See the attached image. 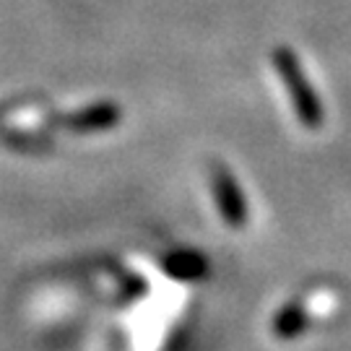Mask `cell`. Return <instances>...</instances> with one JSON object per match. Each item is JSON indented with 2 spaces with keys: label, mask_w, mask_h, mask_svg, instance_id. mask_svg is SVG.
Listing matches in <instances>:
<instances>
[{
  "label": "cell",
  "mask_w": 351,
  "mask_h": 351,
  "mask_svg": "<svg viewBox=\"0 0 351 351\" xmlns=\"http://www.w3.org/2000/svg\"><path fill=\"white\" fill-rule=\"evenodd\" d=\"M276 65L281 68V78L289 88V97L297 107V114L304 125H320V104H317V97L310 91V84L304 81V73H302L300 63L294 55H289L287 50L276 52Z\"/></svg>",
  "instance_id": "cell-1"
},
{
  "label": "cell",
  "mask_w": 351,
  "mask_h": 351,
  "mask_svg": "<svg viewBox=\"0 0 351 351\" xmlns=\"http://www.w3.org/2000/svg\"><path fill=\"white\" fill-rule=\"evenodd\" d=\"M213 195H216V206H219L224 224L234 226V229L245 226V221H247V203L242 198L237 180L221 167L213 172Z\"/></svg>",
  "instance_id": "cell-2"
},
{
  "label": "cell",
  "mask_w": 351,
  "mask_h": 351,
  "mask_svg": "<svg viewBox=\"0 0 351 351\" xmlns=\"http://www.w3.org/2000/svg\"><path fill=\"white\" fill-rule=\"evenodd\" d=\"M164 271L177 281H201L208 274V263L198 252H172L164 261Z\"/></svg>",
  "instance_id": "cell-3"
},
{
  "label": "cell",
  "mask_w": 351,
  "mask_h": 351,
  "mask_svg": "<svg viewBox=\"0 0 351 351\" xmlns=\"http://www.w3.org/2000/svg\"><path fill=\"white\" fill-rule=\"evenodd\" d=\"M307 326H310V313L304 310V304H300V302L284 304L276 317H274V333L284 341L297 339L300 333H304Z\"/></svg>",
  "instance_id": "cell-4"
}]
</instances>
